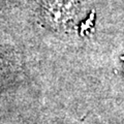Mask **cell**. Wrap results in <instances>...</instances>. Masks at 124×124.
<instances>
[{"instance_id":"1","label":"cell","mask_w":124,"mask_h":124,"mask_svg":"<svg viewBox=\"0 0 124 124\" xmlns=\"http://www.w3.org/2000/svg\"><path fill=\"white\" fill-rule=\"evenodd\" d=\"M45 17L57 26L72 20L77 10V0H42Z\"/></svg>"}]
</instances>
